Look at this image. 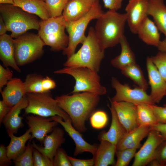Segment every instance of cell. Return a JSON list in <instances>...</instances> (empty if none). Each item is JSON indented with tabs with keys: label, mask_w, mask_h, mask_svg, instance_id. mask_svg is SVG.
Returning <instances> with one entry per match:
<instances>
[{
	"label": "cell",
	"mask_w": 166,
	"mask_h": 166,
	"mask_svg": "<svg viewBox=\"0 0 166 166\" xmlns=\"http://www.w3.org/2000/svg\"><path fill=\"white\" fill-rule=\"evenodd\" d=\"M100 96L88 92L63 95L55 98L58 105L69 116L74 128L81 133L87 129L85 123L95 112Z\"/></svg>",
	"instance_id": "6da1fadb"
},
{
	"label": "cell",
	"mask_w": 166,
	"mask_h": 166,
	"mask_svg": "<svg viewBox=\"0 0 166 166\" xmlns=\"http://www.w3.org/2000/svg\"><path fill=\"white\" fill-rule=\"evenodd\" d=\"M127 15L114 10H109L98 19L95 26L96 38L104 50L119 43L124 32Z\"/></svg>",
	"instance_id": "7a4b0ae2"
},
{
	"label": "cell",
	"mask_w": 166,
	"mask_h": 166,
	"mask_svg": "<svg viewBox=\"0 0 166 166\" xmlns=\"http://www.w3.org/2000/svg\"><path fill=\"white\" fill-rule=\"evenodd\" d=\"M82 46L76 52L67 58L63 65L66 67H85L98 72L104 57L105 50L96 38L94 28L90 27Z\"/></svg>",
	"instance_id": "3957f363"
},
{
	"label": "cell",
	"mask_w": 166,
	"mask_h": 166,
	"mask_svg": "<svg viewBox=\"0 0 166 166\" xmlns=\"http://www.w3.org/2000/svg\"><path fill=\"white\" fill-rule=\"evenodd\" d=\"M0 16L11 36L16 38L30 29L38 30L40 22L33 14L13 5L0 4Z\"/></svg>",
	"instance_id": "277c9868"
},
{
	"label": "cell",
	"mask_w": 166,
	"mask_h": 166,
	"mask_svg": "<svg viewBox=\"0 0 166 166\" xmlns=\"http://www.w3.org/2000/svg\"><path fill=\"white\" fill-rule=\"evenodd\" d=\"M53 73L67 74L74 78L75 82L72 93L88 92L100 96L106 93V89L101 84L98 72L88 68L65 67Z\"/></svg>",
	"instance_id": "5b68a950"
},
{
	"label": "cell",
	"mask_w": 166,
	"mask_h": 166,
	"mask_svg": "<svg viewBox=\"0 0 166 166\" xmlns=\"http://www.w3.org/2000/svg\"><path fill=\"white\" fill-rule=\"evenodd\" d=\"M66 21L62 15L40 22L38 34L45 45L52 51L64 50L68 46L69 37L65 33Z\"/></svg>",
	"instance_id": "8992f818"
},
{
	"label": "cell",
	"mask_w": 166,
	"mask_h": 166,
	"mask_svg": "<svg viewBox=\"0 0 166 166\" xmlns=\"http://www.w3.org/2000/svg\"><path fill=\"white\" fill-rule=\"evenodd\" d=\"M104 12L101 9L99 0H97L90 11L85 16L73 22H66V29L69 34V42L67 47L63 51L67 58L75 53L77 45L82 44L86 37L85 33L90 21L98 19Z\"/></svg>",
	"instance_id": "52a82bcc"
},
{
	"label": "cell",
	"mask_w": 166,
	"mask_h": 166,
	"mask_svg": "<svg viewBox=\"0 0 166 166\" xmlns=\"http://www.w3.org/2000/svg\"><path fill=\"white\" fill-rule=\"evenodd\" d=\"M16 63L22 66L40 58L43 52L44 43L38 34L26 32L14 39Z\"/></svg>",
	"instance_id": "ba28073f"
},
{
	"label": "cell",
	"mask_w": 166,
	"mask_h": 166,
	"mask_svg": "<svg viewBox=\"0 0 166 166\" xmlns=\"http://www.w3.org/2000/svg\"><path fill=\"white\" fill-rule=\"evenodd\" d=\"M26 95L28 103L25 109V114L31 113L45 117L58 115L64 121L71 120L69 116L58 105L55 99L53 98L49 92L29 93Z\"/></svg>",
	"instance_id": "9c48e42d"
},
{
	"label": "cell",
	"mask_w": 166,
	"mask_h": 166,
	"mask_svg": "<svg viewBox=\"0 0 166 166\" xmlns=\"http://www.w3.org/2000/svg\"><path fill=\"white\" fill-rule=\"evenodd\" d=\"M111 85L116 90V93L111 99L113 101H125L134 104H155L150 95L146 91L136 87L131 89L128 84L122 85L115 77L111 79Z\"/></svg>",
	"instance_id": "30bf717a"
},
{
	"label": "cell",
	"mask_w": 166,
	"mask_h": 166,
	"mask_svg": "<svg viewBox=\"0 0 166 166\" xmlns=\"http://www.w3.org/2000/svg\"><path fill=\"white\" fill-rule=\"evenodd\" d=\"M164 140L159 132L151 129L144 144L136 153L132 166H145L148 164L154 159L157 147Z\"/></svg>",
	"instance_id": "8fae6325"
},
{
	"label": "cell",
	"mask_w": 166,
	"mask_h": 166,
	"mask_svg": "<svg viewBox=\"0 0 166 166\" xmlns=\"http://www.w3.org/2000/svg\"><path fill=\"white\" fill-rule=\"evenodd\" d=\"M53 120L61 124L65 131L74 141L75 147L73 155L77 156L84 152H89L95 155L97 147L87 142L82 137V135L72 125L71 120L64 121L58 115L51 117Z\"/></svg>",
	"instance_id": "7c38bea8"
},
{
	"label": "cell",
	"mask_w": 166,
	"mask_h": 166,
	"mask_svg": "<svg viewBox=\"0 0 166 166\" xmlns=\"http://www.w3.org/2000/svg\"><path fill=\"white\" fill-rule=\"evenodd\" d=\"M149 0H129L125 10L127 21L132 33L136 34L138 27L147 16Z\"/></svg>",
	"instance_id": "4fadbf2b"
},
{
	"label": "cell",
	"mask_w": 166,
	"mask_h": 166,
	"mask_svg": "<svg viewBox=\"0 0 166 166\" xmlns=\"http://www.w3.org/2000/svg\"><path fill=\"white\" fill-rule=\"evenodd\" d=\"M26 119L32 135L30 140L35 138L41 144H43L47 134L51 133L53 128L58 124L53 120L51 117L48 118L38 115H28L26 116Z\"/></svg>",
	"instance_id": "5bb4252c"
},
{
	"label": "cell",
	"mask_w": 166,
	"mask_h": 166,
	"mask_svg": "<svg viewBox=\"0 0 166 166\" xmlns=\"http://www.w3.org/2000/svg\"><path fill=\"white\" fill-rule=\"evenodd\" d=\"M65 140L63 130L59 127L56 126L51 133L47 135L45 138L43 143L44 146L36 144L34 141L31 144L34 148L53 162L57 150Z\"/></svg>",
	"instance_id": "9a60e30c"
},
{
	"label": "cell",
	"mask_w": 166,
	"mask_h": 166,
	"mask_svg": "<svg viewBox=\"0 0 166 166\" xmlns=\"http://www.w3.org/2000/svg\"><path fill=\"white\" fill-rule=\"evenodd\" d=\"M146 66L151 88L150 96L155 103H159L166 95V81L160 75L151 57H147Z\"/></svg>",
	"instance_id": "2e32d148"
},
{
	"label": "cell",
	"mask_w": 166,
	"mask_h": 166,
	"mask_svg": "<svg viewBox=\"0 0 166 166\" xmlns=\"http://www.w3.org/2000/svg\"><path fill=\"white\" fill-rule=\"evenodd\" d=\"M113 104L118 118L127 132L139 126L136 104L125 101H113Z\"/></svg>",
	"instance_id": "e0dca14e"
},
{
	"label": "cell",
	"mask_w": 166,
	"mask_h": 166,
	"mask_svg": "<svg viewBox=\"0 0 166 166\" xmlns=\"http://www.w3.org/2000/svg\"><path fill=\"white\" fill-rule=\"evenodd\" d=\"M28 103L26 95L18 103L11 107L4 118L2 123L9 136L16 133L20 128L24 126L22 122L23 118L20 116L19 114L21 110L27 107Z\"/></svg>",
	"instance_id": "ac0fdd59"
},
{
	"label": "cell",
	"mask_w": 166,
	"mask_h": 166,
	"mask_svg": "<svg viewBox=\"0 0 166 166\" xmlns=\"http://www.w3.org/2000/svg\"><path fill=\"white\" fill-rule=\"evenodd\" d=\"M0 93L2 100L11 108L18 103L26 94L24 82L18 78H12L9 81Z\"/></svg>",
	"instance_id": "d6986e66"
},
{
	"label": "cell",
	"mask_w": 166,
	"mask_h": 166,
	"mask_svg": "<svg viewBox=\"0 0 166 166\" xmlns=\"http://www.w3.org/2000/svg\"><path fill=\"white\" fill-rule=\"evenodd\" d=\"M24 83L26 93L49 92L56 86L54 81L49 77H43L36 73L28 74Z\"/></svg>",
	"instance_id": "ffe728a7"
},
{
	"label": "cell",
	"mask_w": 166,
	"mask_h": 166,
	"mask_svg": "<svg viewBox=\"0 0 166 166\" xmlns=\"http://www.w3.org/2000/svg\"><path fill=\"white\" fill-rule=\"evenodd\" d=\"M97 0H69L62 13L66 22L75 21L86 15Z\"/></svg>",
	"instance_id": "44dd1931"
},
{
	"label": "cell",
	"mask_w": 166,
	"mask_h": 166,
	"mask_svg": "<svg viewBox=\"0 0 166 166\" xmlns=\"http://www.w3.org/2000/svg\"><path fill=\"white\" fill-rule=\"evenodd\" d=\"M111 105H108L110 110L112 121L110 128L107 132L103 131L99 134L98 138L100 141L107 140L117 145L127 132L120 122L114 107L111 102Z\"/></svg>",
	"instance_id": "7402d4cb"
},
{
	"label": "cell",
	"mask_w": 166,
	"mask_h": 166,
	"mask_svg": "<svg viewBox=\"0 0 166 166\" xmlns=\"http://www.w3.org/2000/svg\"><path fill=\"white\" fill-rule=\"evenodd\" d=\"M0 59L5 67H11L21 72L15 59L14 39L6 34L0 36Z\"/></svg>",
	"instance_id": "603a6c76"
},
{
	"label": "cell",
	"mask_w": 166,
	"mask_h": 166,
	"mask_svg": "<svg viewBox=\"0 0 166 166\" xmlns=\"http://www.w3.org/2000/svg\"><path fill=\"white\" fill-rule=\"evenodd\" d=\"M151 129L150 126H139L127 132L117 145V150L127 148H139L141 145V141L148 136Z\"/></svg>",
	"instance_id": "cb8c5ba5"
},
{
	"label": "cell",
	"mask_w": 166,
	"mask_h": 166,
	"mask_svg": "<svg viewBox=\"0 0 166 166\" xmlns=\"http://www.w3.org/2000/svg\"><path fill=\"white\" fill-rule=\"evenodd\" d=\"M158 30L156 24L147 16L139 26L136 34L146 44L157 47L160 41Z\"/></svg>",
	"instance_id": "d4e9b609"
},
{
	"label": "cell",
	"mask_w": 166,
	"mask_h": 166,
	"mask_svg": "<svg viewBox=\"0 0 166 166\" xmlns=\"http://www.w3.org/2000/svg\"><path fill=\"white\" fill-rule=\"evenodd\" d=\"M100 145L94 156L95 166L115 165L114 156L116 145L105 140L100 141Z\"/></svg>",
	"instance_id": "484cf974"
},
{
	"label": "cell",
	"mask_w": 166,
	"mask_h": 166,
	"mask_svg": "<svg viewBox=\"0 0 166 166\" xmlns=\"http://www.w3.org/2000/svg\"><path fill=\"white\" fill-rule=\"evenodd\" d=\"M14 5L39 17L42 20L51 17L45 1L40 0H14Z\"/></svg>",
	"instance_id": "4316f807"
},
{
	"label": "cell",
	"mask_w": 166,
	"mask_h": 166,
	"mask_svg": "<svg viewBox=\"0 0 166 166\" xmlns=\"http://www.w3.org/2000/svg\"><path fill=\"white\" fill-rule=\"evenodd\" d=\"M148 15L153 17L159 30L166 37V6L164 0H149Z\"/></svg>",
	"instance_id": "83f0119b"
},
{
	"label": "cell",
	"mask_w": 166,
	"mask_h": 166,
	"mask_svg": "<svg viewBox=\"0 0 166 166\" xmlns=\"http://www.w3.org/2000/svg\"><path fill=\"white\" fill-rule=\"evenodd\" d=\"M29 128L25 133L19 136L14 135L9 136L10 140L6 147L7 156L10 159L14 160L21 155L25 151L26 144L29 140H30L32 135Z\"/></svg>",
	"instance_id": "f1b7e54d"
},
{
	"label": "cell",
	"mask_w": 166,
	"mask_h": 166,
	"mask_svg": "<svg viewBox=\"0 0 166 166\" xmlns=\"http://www.w3.org/2000/svg\"><path fill=\"white\" fill-rule=\"evenodd\" d=\"M119 43L121 47V53L112 59L110 63L114 67L121 69L129 64L136 63V58L124 35L121 38Z\"/></svg>",
	"instance_id": "f546056e"
},
{
	"label": "cell",
	"mask_w": 166,
	"mask_h": 166,
	"mask_svg": "<svg viewBox=\"0 0 166 166\" xmlns=\"http://www.w3.org/2000/svg\"><path fill=\"white\" fill-rule=\"evenodd\" d=\"M121 70L123 74L132 80L138 87L147 90L148 84L140 66L136 63L129 64Z\"/></svg>",
	"instance_id": "4dcf8cb0"
},
{
	"label": "cell",
	"mask_w": 166,
	"mask_h": 166,
	"mask_svg": "<svg viewBox=\"0 0 166 166\" xmlns=\"http://www.w3.org/2000/svg\"><path fill=\"white\" fill-rule=\"evenodd\" d=\"M136 105L137 108V121L139 126H148L150 127L158 123L150 105L139 104Z\"/></svg>",
	"instance_id": "1f68e13d"
},
{
	"label": "cell",
	"mask_w": 166,
	"mask_h": 166,
	"mask_svg": "<svg viewBox=\"0 0 166 166\" xmlns=\"http://www.w3.org/2000/svg\"><path fill=\"white\" fill-rule=\"evenodd\" d=\"M137 148H127L116 151L117 160L115 166H127L135 156Z\"/></svg>",
	"instance_id": "d6a6232c"
},
{
	"label": "cell",
	"mask_w": 166,
	"mask_h": 166,
	"mask_svg": "<svg viewBox=\"0 0 166 166\" xmlns=\"http://www.w3.org/2000/svg\"><path fill=\"white\" fill-rule=\"evenodd\" d=\"M33 147L29 143L23 153L13 161L15 166H34L33 158Z\"/></svg>",
	"instance_id": "836d02e7"
},
{
	"label": "cell",
	"mask_w": 166,
	"mask_h": 166,
	"mask_svg": "<svg viewBox=\"0 0 166 166\" xmlns=\"http://www.w3.org/2000/svg\"><path fill=\"white\" fill-rule=\"evenodd\" d=\"M69 0H45L51 17L62 15L63 10Z\"/></svg>",
	"instance_id": "e575fe53"
},
{
	"label": "cell",
	"mask_w": 166,
	"mask_h": 166,
	"mask_svg": "<svg viewBox=\"0 0 166 166\" xmlns=\"http://www.w3.org/2000/svg\"><path fill=\"white\" fill-rule=\"evenodd\" d=\"M92 127L96 129H101L105 127L108 121V117L106 113L102 110L95 112L90 118Z\"/></svg>",
	"instance_id": "d590c367"
},
{
	"label": "cell",
	"mask_w": 166,
	"mask_h": 166,
	"mask_svg": "<svg viewBox=\"0 0 166 166\" xmlns=\"http://www.w3.org/2000/svg\"><path fill=\"white\" fill-rule=\"evenodd\" d=\"M151 58L160 75L166 81V52L160 51Z\"/></svg>",
	"instance_id": "8d00e7d4"
},
{
	"label": "cell",
	"mask_w": 166,
	"mask_h": 166,
	"mask_svg": "<svg viewBox=\"0 0 166 166\" xmlns=\"http://www.w3.org/2000/svg\"><path fill=\"white\" fill-rule=\"evenodd\" d=\"M53 163L54 166H72L65 151L60 147L56 152Z\"/></svg>",
	"instance_id": "74e56055"
},
{
	"label": "cell",
	"mask_w": 166,
	"mask_h": 166,
	"mask_svg": "<svg viewBox=\"0 0 166 166\" xmlns=\"http://www.w3.org/2000/svg\"><path fill=\"white\" fill-rule=\"evenodd\" d=\"M33 158L34 166H54L53 161L34 148Z\"/></svg>",
	"instance_id": "f35d334b"
},
{
	"label": "cell",
	"mask_w": 166,
	"mask_h": 166,
	"mask_svg": "<svg viewBox=\"0 0 166 166\" xmlns=\"http://www.w3.org/2000/svg\"><path fill=\"white\" fill-rule=\"evenodd\" d=\"M154 159L158 162L160 166H166V139L164 140L157 147Z\"/></svg>",
	"instance_id": "ab89813d"
},
{
	"label": "cell",
	"mask_w": 166,
	"mask_h": 166,
	"mask_svg": "<svg viewBox=\"0 0 166 166\" xmlns=\"http://www.w3.org/2000/svg\"><path fill=\"white\" fill-rule=\"evenodd\" d=\"M13 74L12 71L8 68H5L0 65V92L2 88L6 85L8 82L12 78Z\"/></svg>",
	"instance_id": "60d3db41"
},
{
	"label": "cell",
	"mask_w": 166,
	"mask_h": 166,
	"mask_svg": "<svg viewBox=\"0 0 166 166\" xmlns=\"http://www.w3.org/2000/svg\"><path fill=\"white\" fill-rule=\"evenodd\" d=\"M156 116L158 123L166 124V105L164 107L150 105Z\"/></svg>",
	"instance_id": "b9f144b4"
},
{
	"label": "cell",
	"mask_w": 166,
	"mask_h": 166,
	"mask_svg": "<svg viewBox=\"0 0 166 166\" xmlns=\"http://www.w3.org/2000/svg\"><path fill=\"white\" fill-rule=\"evenodd\" d=\"M68 157L72 166H94V160L93 157L90 159H78L68 156Z\"/></svg>",
	"instance_id": "7bdbcfd3"
},
{
	"label": "cell",
	"mask_w": 166,
	"mask_h": 166,
	"mask_svg": "<svg viewBox=\"0 0 166 166\" xmlns=\"http://www.w3.org/2000/svg\"><path fill=\"white\" fill-rule=\"evenodd\" d=\"M12 161L8 158L6 147L2 144L0 145V166H8L12 164Z\"/></svg>",
	"instance_id": "ee69618b"
},
{
	"label": "cell",
	"mask_w": 166,
	"mask_h": 166,
	"mask_svg": "<svg viewBox=\"0 0 166 166\" xmlns=\"http://www.w3.org/2000/svg\"><path fill=\"white\" fill-rule=\"evenodd\" d=\"M123 0H102L104 7L109 10L117 11L121 8Z\"/></svg>",
	"instance_id": "f6af8a7d"
},
{
	"label": "cell",
	"mask_w": 166,
	"mask_h": 166,
	"mask_svg": "<svg viewBox=\"0 0 166 166\" xmlns=\"http://www.w3.org/2000/svg\"><path fill=\"white\" fill-rule=\"evenodd\" d=\"M3 100L0 101V124L2 123L4 118L9 112L11 108Z\"/></svg>",
	"instance_id": "bcb514c9"
},
{
	"label": "cell",
	"mask_w": 166,
	"mask_h": 166,
	"mask_svg": "<svg viewBox=\"0 0 166 166\" xmlns=\"http://www.w3.org/2000/svg\"><path fill=\"white\" fill-rule=\"evenodd\" d=\"M151 129L156 130L162 135L164 140L166 139V124L157 123L150 127Z\"/></svg>",
	"instance_id": "7dc6e473"
},
{
	"label": "cell",
	"mask_w": 166,
	"mask_h": 166,
	"mask_svg": "<svg viewBox=\"0 0 166 166\" xmlns=\"http://www.w3.org/2000/svg\"><path fill=\"white\" fill-rule=\"evenodd\" d=\"M7 30L4 21L0 16V36L3 35L6 33Z\"/></svg>",
	"instance_id": "c3c4849f"
},
{
	"label": "cell",
	"mask_w": 166,
	"mask_h": 166,
	"mask_svg": "<svg viewBox=\"0 0 166 166\" xmlns=\"http://www.w3.org/2000/svg\"><path fill=\"white\" fill-rule=\"evenodd\" d=\"M157 47L160 51L166 52V37L162 41H160Z\"/></svg>",
	"instance_id": "681fc988"
},
{
	"label": "cell",
	"mask_w": 166,
	"mask_h": 166,
	"mask_svg": "<svg viewBox=\"0 0 166 166\" xmlns=\"http://www.w3.org/2000/svg\"><path fill=\"white\" fill-rule=\"evenodd\" d=\"M14 0H0V4H7L13 5Z\"/></svg>",
	"instance_id": "f907efd6"
},
{
	"label": "cell",
	"mask_w": 166,
	"mask_h": 166,
	"mask_svg": "<svg viewBox=\"0 0 166 166\" xmlns=\"http://www.w3.org/2000/svg\"><path fill=\"white\" fill-rule=\"evenodd\" d=\"M43 1H45V0H40Z\"/></svg>",
	"instance_id": "816d5d0a"
},
{
	"label": "cell",
	"mask_w": 166,
	"mask_h": 166,
	"mask_svg": "<svg viewBox=\"0 0 166 166\" xmlns=\"http://www.w3.org/2000/svg\"><path fill=\"white\" fill-rule=\"evenodd\" d=\"M165 105H166V104Z\"/></svg>",
	"instance_id": "f5cc1de1"
}]
</instances>
